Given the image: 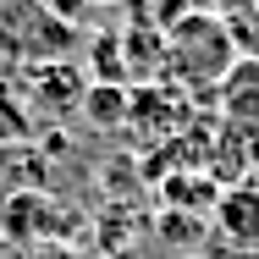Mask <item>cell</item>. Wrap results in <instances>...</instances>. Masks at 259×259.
Wrapping results in <instances>:
<instances>
[{
  "label": "cell",
  "instance_id": "cell-1",
  "mask_svg": "<svg viewBox=\"0 0 259 259\" xmlns=\"http://www.w3.org/2000/svg\"><path fill=\"white\" fill-rule=\"evenodd\" d=\"M232 66H237V33L226 17L188 11L165 33V77H182L188 89H221Z\"/></svg>",
  "mask_w": 259,
  "mask_h": 259
},
{
  "label": "cell",
  "instance_id": "cell-2",
  "mask_svg": "<svg viewBox=\"0 0 259 259\" xmlns=\"http://www.w3.org/2000/svg\"><path fill=\"white\" fill-rule=\"evenodd\" d=\"M72 28L55 17L45 0H0V50L28 55V61H50V55H66V39Z\"/></svg>",
  "mask_w": 259,
  "mask_h": 259
},
{
  "label": "cell",
  "instance_id": "cell-3",
  "mask_svg": "<svg viewBox=\"0 0 259 259\" xmlns=\"http://www.w3.org/2000/svg\"><path fill=\"white\" fill-rule=\"evenodd\" d=\"M215 232L237 248H259V177L226 188L215 199Z\"/></svg>",
  "mask_w": 259,
  "mask_h": 259
},
{
  "label": "cell",
  "instance_id": "cell-4",
  "mask_svg": "<svg viewBox=\"0 0 259 259\" xmlns=\"http://www.w3.org/2000/svg\"><path fill=\"white\" fill-rule=\"evenodd\" d=\"M121 77H165V33L127 28L121 33Z\"/></svg>",
  "mask_w": 259,
  "mask_h": 259
},
{
  "label": "cell",
  "instance_id": "cell-5",
  "mask_svg": "<svg viewBox=\"0 0 259 259\" xmlns=\"http://www.w3.org/2000/svg\"><path fill=\"white\" fill-rule=\"evenodd\" d=\"M221 100L232 110V121H259V55L254 61L237 55V66H232L226 83H221Z\"/></svg>",
  "mask_w": 259,
  "mask_h": 259
},
{
  "label": "cell",
  "instance_id": "cell-6",
  "mask_svg": "<svg viewBox=\"0 0 259 259\" xmlns=\"http://www.w3.org/2000/svg\"><path fill=\"white\" fill-rule=\"evenodd\" d=\"M121 6H127V22L133 28H155V33H171L193 11V0H121Z\"/></svg>",
  "mask_w": 259,
  "mask_h": 259
},
{
  "label": "cell",
  "instance_id": "cell-7",
  "mask_svg": "<svg viewBox=\"0 0 259 259\" xmlns=\"http://www.w3.org/2000/svg\"><path fill=\"white\" fill-rule=\"evenodd\" d=\"M89 110H94V116H100V127H116V121H121V116H127V100H121V94H116V89H110V83H100V89H94V94H89Z\"/></svg>",
  "mask_w": 259,
  "mask_h": 259
},
{
  "label": "cell",
  "instance_id": "cell-8",
  "mask_svg": "<svg viewBox=\"0 0 259 259\" xmlns=\"http://www.w3.org/2000/svg\"><path fill=\"white\" fill-rule=\"evenodd\" d=\"M254 0H193V11H209V17H226V22H237L243 11H248Z\"/></svg>",
  "mask_w": 259,
  "mask_h": 259
},
{
  "label": "cell",
  "instance_id": "cell-9",
  "mask_svg": "<svg viewBox=\"0 0 259 259\" xmlns=\"http://www.w3.org/2000/svg\"><path fill=\"white\" fill-rule=\"evenodd\" d=\"M248 28H259V0H254V6H248Z\"/></svg>",
  "mask_w": 259,
  "mask_h": 259
},
{
  "label": "cell",
  "instance_id": "cell-10",
  "mask_svg": "<svg viewBox=\"0 0 259 259\" xmlns=\"http://www.w3.org/2000/svg\"><path fill=\"white\" fill-rule=\"evenodd\" d=\"M89 6H116V0H89Z\"/></svg>",
  "mask_w": 259,
  "mask_h": 259
},
{
  "label": "cell",
  "instance_id": "cell-11",
  "mask_svg": "<svg viewBox=\"0 0 259 259\" xmlns=\"http://www.w3.org/2000/svg\"><path fill=\"white\" fill-rule=\"evenodd\" d=\"M188 259H204V254H188Z\"/></svg>",
  "mask_w": 259,
  "mask_h": 259
}]
</instances>
